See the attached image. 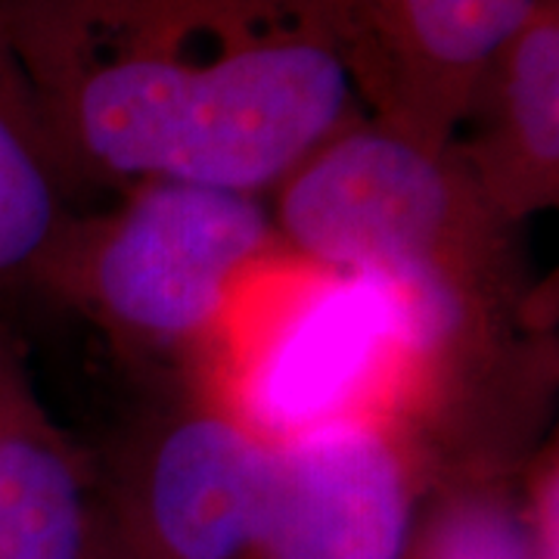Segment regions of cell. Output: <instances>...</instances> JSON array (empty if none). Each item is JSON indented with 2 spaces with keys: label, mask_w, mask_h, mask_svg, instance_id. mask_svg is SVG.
I'll use <instances>...</instances> for the list:
<instances>
[{
  "label": "cell",
  "mask_w": 559,
  "mask_h": 559,
  "mask_svg": "<svg viewBox=\"0 0 559 559\" xmlns=\"http://www.w3.org/2000/svg\"><path fill=\"white\" fill-rule=\"evenodd\" d=\"M7 57L66 178L271 197L373 119L348 0H81Z\"/></svg>",
  "instance_id": "obj_1"
},
{
  "label": "cell",
  "mask_w": 559,
  "mask_h": 559,
  "mask_svg": "<svg viewBox=\"0 0 559 559\" xmlns=\"http://www.w3.org/2000/svg\"><path fill=\"white\" fill-rule=\"evenodd\" d=\"M283 249L323 274L448 286L525 308L516 227L448 150L360 119L318 146L267 197Z\"/></svg>",
  "instance_id": "obj_2"
},
{
  "label": "cell",
  "mask_w": 559,
  "mask_h": 559,
  "mask_svg": "<svg viewBox=\"0 0 559 559\" xmlns=\"http://www.w3.org/2000/svg\"><path fill=\"white\" fill-rule=\"evenodd\" d=\"M271 246L267 197L143 180L109 218L81 230L69 224L40 289H75L131 345H200Z\"/></svg>",
  "instance_id": "obj_3"
},
{
  "label": "cell",
  "mask_w": 559,
  "mask_h": 559,
  "mask_svg": "<svg viewBox=\"0 0 559 559\" xmlns=\"http://www.w3.org/2000/svg\"><path fill=\"white\" fill-rule=\"evenodd\" d=\"M280 448L227 399L190 401L140 439L106 525L134 559H255Z\"/></svg>",
  "instance_id": "obj_4"
},
{
  "label": "cell",
  "mask_w": 559,
  "mask_h": 559,
  "mask_svg": "<svg viewBox=\"0 0 559 559\" xmlns=\"http://www.w3.org/2000/svg\"><path fill=\"white\" fill-rule=\"evenodd\" d=\"M399 318L373 280L323 274L261 333L224 399L267 439L289 441L348 417H399Z\"/></svg>",
  "instance_id": "obj_5"
},
{
  "label": "cell",
  "mask_w": 559,
  "mask_h": 559,
  "mask_svg": "<svg viewBox=\"0 0 559 559\" xmlns=\"http://www.w3.org/2000/svg\"><path fill=\"white\" fill-rule=\"evenodd\" d=\"M436 469L432 444L392 417H348L283 441L255 559H404Z\"/></svg>",
  "instance_id": "obj_6"
},
{
  "label": "cell",
  "mask_w": 559,
  "mask_h": 559,
  "mask_svg": "<svg viewBox=\"0 0 559 559\" xmlns=\"http://www.w3.org/2000/svg\"><path fill=\"white\" fill-rule=\"evenodd\" d=\"M373 119L448 150L500 47L538 0H348Z\"/></svg>",
  "instance_id": "obj_7"
},
{
  "label": "cell",
  "mask_w": 559,
  "mask_h": 559,
  "mask_svg": "<svg viewBox=\"0 0 559 559\" xmlns=\"http://www.w3.org/2000/svg\"><path fill=\"white\" fill-rule=\"evenodd\" d=\"M500 218L522 227L559 202V0H538L500 47L451 140Z\"/></svg>",
  "instance_id": "obj_8"
},
{
  "label": "cell",
  "mask_w": 559,
  "mask_h": 559,
  "mask_svg": "<svg viewBox=\"0 0 559 559\" xmlns=\"http://www.w3.org/2000/svg\"><path fill=\"white\" fill-rule=\"evenodd\" d=\"M103 516L75 448L50 423L0 320V559H91Z\"/></svg>",
  "instance_id": "obj_9"
},
{
  "label": "cell",
  "mask_w": 559,
  "mask_h": 559,
  "mask_svg": "<svg viewBox=\"0 0 559 559\" xmlns=\"http://www.w3.org/2000/svg\"><path fill=\"white\" fill-rule=\"evenodd\" d=\"M557 444L528 463L448 460L436 469L404 559H557Z\"/></svg>",
  "instance_id": "obj_10"
},
{
  "label": "cell",
  "mask_w": 559,
  "mask_h": 559,
  "mask_svg": "<svg viewBox=\"0 0 559 559\" xmlns=\"http://www.w3.org/2000/svg\"><path fill=\"white\" fill-rule=\"evenodd\" d=\"M69 178L13 60L0 47V320L40 289L69 230Z\"/></svg>",
  "instance_id": "obj_11"
},
{
  "label": "cell",
  "mask_w": 559,
  "mask_h": 559,
  "mask_svg": "<svg viewBox=\"0 0 559 559\" xmlns=\"http://www.w3.org/2000/svg\"><path fill=\"white\" fill-rule=\"evenodd\" d=\"M81 0H0V47L72 13Z\"/></svg>",
  "instance_id": "obj_12"
}]
</instances>
